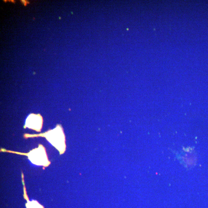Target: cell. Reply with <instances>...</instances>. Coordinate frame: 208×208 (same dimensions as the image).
<instances>
[{
  "label": "cell",
  "mask_w": 208,
  "mask_h": 208,
  "mask_svg": "<svg viewBox=\"0 0 208 208\" xmlns=\"http://www.w3.org/2000/svg\"><path fill=\"white\" fill-rule=\"evenodd\" d=\"M43 118L40 114H31L26 120L25 126L29 128L40 131L43 125Z\"/></svg>",
  "instance_id": "3957f363"
},
{
  "label": "cell",
  "mask_w": 208,
  "mask_h": 208,
  "mask_svg": "<svg viewBox=\"0 0 208 208\" xmlns=\"http://www.w3.org/2000/svg\"><path fill=\"white\" fill-rule=\"evenodd\" d=\"M21 2H22V4H23L24 5V6H27V4L30 3V2H29L28 1H25V0H22V1H21Z\"/></svg>",
  "instance_id": "5b68a950"
},
{
  "label": "cell",
  "mask_w": 208,
  "mask_h": 208,
  "mask_svg": "<svg viewBox=\"0 0 208 208\" xmlns=\"http://www.w3.org/2000/svg\"><path fill=\"white\" fill-rule=\"evenodd\" d=\"M29 159L33 164L40 165H47L49 162L47 160L45 149L43 145L30 151L28 154Z\"/></svg>",
  "instance_id": "7a4b0ae2"
},
{
  "label": "cell",
  "mask_w": 208,
  "mask_h": 208,
  "mask_svg": "<svg viewBox=\"0 0 208 208\" xmlns=\"http://www.w3.org/2000/svg\"><path fill=\"white\" fill-rule=\"evenodd\" d=\"M46 137L54 147L60 151V153L64 152L66 149L65 139L62 127L58 125L53 130H50L44 134L36 136Z\"/></svg>",
  "instance_id": "6da1fadb"
},
{
  "label": "cell",
  "mask_w": 208,
  "mask_h": 208,
  "mask_svg": "<svg viewBox=\"0 0 208 208\" xmlns=\"http://www.w3.org/2000/svg\"><path fill=\"white\" fill-rule=\"evenodd\" d=\"M27 208H43V207L39 205L37 202L34 201L29 202Z\"/></svg>",
  "instance_id": "277c9868"
}]
</instances>
